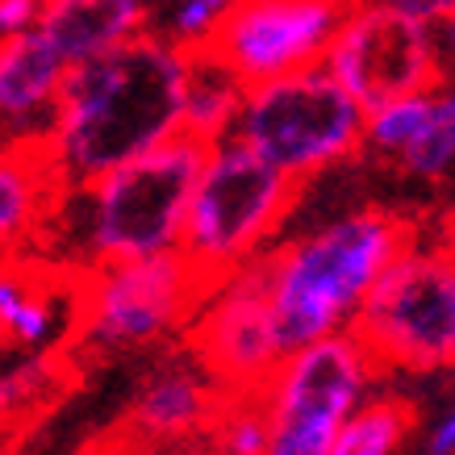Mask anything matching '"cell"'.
Listing matches in <instances>:
<instances>
[{"mask_svg":"<svg viewBox=\"0 0 455 455\" xmlns=\"http://www.w3.org/2000/svg\"><path fill=\"white\" fill-rule=\"evenodd\" d=\"M188 51L155 29L71 63L51 117V164L68 184L151 151L184 130Z\"/></svg>","mask_w":455,"mask_h":455,"instance_id":"6da1fadb","label":"cell"},{"mask_svg":"<svg viewBox=\"0 0 455 455\" xmlns=\"http://www.w3.org/2000/svg\"><path fill=\"white\" fill-rule=\"evenodd\" d=\"M414 226L388 209H351L259 255L284 355L326 334L355 331V317Z\"/></svg>","mask_w":455,"mask_h":455,"instance_id":"7a4b0ae2","label":"cell"},{"mask_svg":"<svg viewBox=\"0 0 455 455\" xmlns=\"http://www.w3.org/2000/svg\"><path fill=\"white\" fill-rule=\"evenodd\" d=\"M201 164H205V139L180 130L151 151L84 184H71L76 188L68 209L71 247L92 267L176 251Z\"/></svg>","mask_w":455,"mask_h":455,"instance_id":"3957f363","label":"cell"},{"mask_svg":"<svg viewBox=\"0 0 455 455\" xmlns=\"http://www.w3.org/2000/svg\"><path fill=\"white\" fill-rule=\"evenodd\" d=\"M297 180L267 164L230 130L205 142V164L193 184L180 251L213 284L235 267L259 259L276 243L297 201Z\"/></svg>","mask_w":455,"mask_h":455,"instance_id":"277c9868","label":"cell"},{"mask_svg":"<svg viewBox=\"0 0 455 455\" xmlns=\"http://www.w3.org/2000/svg\"><path fill=\"white\" fill-rule=\"evenodd\" d=\"M355 334L388 376L447 372L455 347V235L410 238L372 284Z\"/></svg>","mask_w":455,"mask_h":455,"instance_id":"5b68a950","label":"cell"},{"mask_svg":"<svg viewBox=\"0 0 455 455\" xmlns=\"http://www.w3.org/2000/svg\"><path fill=\"white\" fill-rule=\"evenodd\" d=\"M363 125L368 109L334 80L326 63H317L251 84L235 134L251 142L267 164H276L284 176L305 184L355 159L363 151Z\"/></svg>","mask_w":455,"mask_h":455,"instance_id":"8992f818","label":"cell"},{"mask_svg":"<svg viewBox=\"0 0 455 455\" xmlns=\"http://www.w3.org/2000/svg\"><path fill=\"white\" fill-rule=\"evenodd\" d=\"M380 376V363L355 331L289 351L255 393L267 414V455H334L343 422Z\"/></svg>","mask_w":455,"mask_h":455,"instance_id":"52a82bcc","label":"cell"},{"mask_svg":"<svg viewBox=\"0 0 455 455\" xmlns=\"http://www.w3.org/2000/svg\"><path fill=\"white\" fill-rule=\"evenodd\" d=\"M209 280L184 251L100 263L80 305V339L97 351H134L176 334L205 297Z\"/></svg>","mask_w":455,"mask_h":455,"instance_id":"ba28073f","label":"cell"},{"mask_svg":"<svg viewBox=\"0 0 455 455\" xmlns=\"http://www.w3.org/2000/svg\"><path fill=\"white\" fill-rule=\"evenodd\" d=\"M326 68L363 109L443 80L435 26L385 0L351 4L326 51Z\"/></svg>","mask_w":455,"mask_h":455,"instance_id":"9c48e42d","label":"cell"},{"mask_svg":"<svg viewBox=\"0 0 455 455\" xmlns=\"http://www.w3.org/2000/svg\"><path fill=\"white\" fill-rule=\"evenodd\" d=\"M193 343L196 359L218 376V385L230 397L259 393L263 380L276 372L284 347L272 322L259 259L243 263L205 289L193 314Z\"/></svg>","mask_w":455,"mask_h":455,"instance_id":"30bf717a","label":"cell"},{"mask_svg":"<svg viewBox=\"0 0 455 455\" xmlns=\"http://www.w3.org/2000/svg\"><path fill=\"white\" fill-rule=\"evenodd\" d=\"M351 4L355 0H235L209 51L226 59L247 88L317 68Z\"/></svg>","mask_w":455,"mask_h":455,"instance_id":"8fae6325","label":"cell"},{"mask_svg":"<svg viewBox=\"0 0 455 455\" xmlns=\"http://www.w3.org/2000/svg\"><path fill=\"white\" fill-rule=\"evenodd\" d=\"M363 151L397 172L439 184L455 172V84L439 80L418 92L380 100L368 109Z\"/></svg>","mask_w":455,"mask_h":455,"instance_id":"7c38bea8","label":"cell"},{"mask_svg":"<svg viewBox=\"0 0 455 455\" xmlns=\"http://www.w3.org/2000/svg\"><path fill=\"white\" fill-rule=\"evenodd\" d=\"M226 388L218 376L196 359H167L159 363L147 380H142L134 410H130V430L142 443H184L213 430L221 405H226Z\"/></svg>","mask_w":455,"mask_h":455,"instance_id":"4fadbf2b","label":"cell"},{"mask_svg":"<svg viewBox=\"0 0 455 455\" xmlns=\"http://www.w3.org/2000/svg\"><path fill=\"white\" fill-rule=\"evenodd\" d=\"M68 68L63 51L38 26L0 38V122L29 125L38 117H55Z\"/></svg>","mask_w":455,"mask_h":455,"instance_id":"5bb4252c","label":"cell"},{"mask_svg":"<svg viewBox=\"0 0 455 455\" xmlns=\"http://www.w3.org/2000/svg\"><path fill=\"white\" fill-rule=\"evenodd\" d=\"M38 29L68 63H84L151 29V0H46Z\"/></svg>","mask_w":455,"mask_h":455,"instance_id":"9a60e30c","label":"cell"},{"mask_svg":"<svg viewBox=\"0 0 455 455\" xmlns=\"http://www.w3.org/2000/svg\"><path fill=\"white\" fill-rule=\"evenodd\" d=\"M247 97V84L226 59L213 51H188V76H184V130L196 139H221L238 122Z\"/></svg>","mask_w":455,"mask_h":455,"instance_id":"2e32d148","label":"cell"},{"mask_svg":"<svg viewBox=\"0 0 455 455\" xmlns=\"http://www.w3.org/2000/svg\"><path fill=\"white\" fill-rule=\"evenodd\" d=\"M418 439V414L405 397L393 393H368L355 405V414L343 422L334 455H397Z\"/></svg>","mask_w":455,"mask_h":455,"instance_id":"e0dca14e","label":"cell"},{"mask_svg":"<svg viewBox=\"0 0 455 455\" xmlns=\"http://www.w3.org/2000/svg\"><path fill=\"white\" fill-rule=\"evenodd\" d=\"M0 331H4V343L26 347V351L46 347V339L55 334V305L29 289L26 276L0 272Z\"/></svg>","mask_w":455,"mask_h":455,"instance_id":"ac0fdd59","label":"cell"},{"mask_svg":"<svg viewBox=\"0 0 455 455\" xmlns=\"http://www.w3.org/2000/svg\"><path fill=\"white\" fill-rule=\"evenodd\" d=\"M42 176L29 159H0V247L21 238L42 213Z\"/></svg>","mask_w":455,"mask_h":455,"instance_id":"d6986e66","label":"cell"},{"mask_svg":"<svg viewBox=\"0 0 455 455\" xmlns=\"http://www.w3.org/2000/svg\"><path fill=\"white\" fill-rule=\"evenodd\" d=\"M230 9H235V0H172L167 9H159L151 29L184 51H205L213 46L218 29L226 26Z\"/></svg>","mask_w":455,"mask_h":455,"instance_id":"ffe728a7","label":"cell"},{"mask_svg":"<svg viewBox=\"0 0 455 455\" xmlns=\"http://www.w3.org/2000/svg\"><path fill=\"white\" fill-rule=\"evenodd\" d=\"M213 443H218V451H230V455L267 451V414H263L255 393L226 397L218 422H213Z\"/></svg>","mask_w":455,"mask_h":455,"instance_id":"44dd1931","label":"cell"},{"mask_svg":"<svg viewBox=\"0 0 455 455\" xmlns=\"http://www.w3.org/2000/svg\"><path fill=\"white\" fill-rule=\"evenodd\" d=\"M418 451L427 455H455V397L439 401L435 414L418 430Z\"/></svg>","mask_w":455,"mask_h":455,"instance_id":"7402d4cb","label":"cell"},{"mask_svg":"<svg viewBox=\"0 0 455 455\" xmlns=\"http://www.w3.org/2000/svg\"><path fill=\"white\" fill-rule=\"evenodd\" d=\"M46 0H0V38H13L21 29H34Z\"/></svg>","mask_w":455,"mask_h":455,"instance_id":"603a6c76","label":"cell"},{"mask_svg":"<svg viewBox=\"0 0 455 455\" xmlns=\"http://www.w3.org/2000/svg\"><path fill=\"white\" fill-rule=\"evenodd\" d=\"M34 368H26V372H13V376H0V418L4 414H13L17 405L26 401L29 393V380H34Z\"/></svg>","mask_w":455,"mask_h":455,"instance_id":"cb8c5ba5","label":"cell"},{"mask_svg":"<svg viewBox=\"0 0 455 455\" xmlns=\"http://www.w3.org/2000/svg\"><path fill=\"white\" fill-rule=\"evenodd\" d=\"M385 4H397V9H405V13L422 17V21H443L447 13H455V0H385Z\"/></svg>","mask_w":455,"mask_h":455,"instance_id":"d4e9b609","label":"cell"},{"mask_svg":"<svg viewBox=\"0 0 455 455\" xmlns=\"http://www.w3.org/2000/svg\"><path fill=\"white\" fill-rule=\"evenodd\" d=\"M435 46H439V59H443V76L455 71V13L435 21Z\"/></svg>","mask_w":455,"mask_h":455,"instance_id":"484cf974","label":"cell"},{"mask_svg":"<svg viewBox=\"0 0 455 455\" xmlns=\"http://www.w3.org/2000/svg\"><path fill=\"white\" fill-rule=\"evenodd\" d=\"M447 372H451V376H455V347H451V363H447Z\"/></svg>","mask_w":455,"mask_h":455,"instance_id":"4316f807","label":"cell"},{"mask_svg":"<svg viewBox=\"0 0 455 455\" xmlns=\"http://www.w3.org/2000/svg\"><path fill=\"white\" fill-rule=\"evenodd\" d=\"M0 272H4V259H0Z\"/></svg>","mask_w":455,"mask_h":455,"instance_id":"83f0119b","label":"cell"},{"mask_svg":"<svg viewBox=\"0 0 455 455\" xmlns=\"http://www.w3.org/2000/svg\"><path fill=\"white\" fill-rule=\"evenodd\" d=\"M0 343H4V331H0Z\"/></svg>","mask_w":455,"mask_h":455,"instance_id":"f1b7e54d","label":"cell"}]
</instances>
